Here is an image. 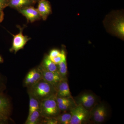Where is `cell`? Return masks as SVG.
<instances>
[{
    "label": "cell",
    "mask_w": 124,
    "mask_h": 124,
    "mask_svg": "<svg viewBox=\"0 0 124 124\" xmlns=\"http://www.w3.org/2000/svg\"><path fill=\"white\" fill-rule=\"evenodd\" d=\"M27 88L28 94L33 95L40 102L56 95L55 86L43 79Z\"/></svg>",
    "instance_id": "obj_1"
},
{
    "label": "cell",
    "mask_w": 124,
    "mask_h": 124,
    "mask_svg": "<svg viewBox=\"0 0 124 124\" xmlns=\"http://www.w3.org/2000/svg\"><path fill=\"white\" fill-rule=\"evenodd\" d=\"M56 95L40 102V110L44 118H53L59 115L61 112L58 107Z\"/></svg>",
    "instance_id": "obj_2"
},
{
    "label": "cell",
    "mask_w": 124,
    "mask_h": 124,
    "mask_svg": "<svg viewBox=\"0 0 124 124\" xmlns=\"http://www.w3.org/2000/svg\"><path fill=\"white\" fill-rule=\"evenodd\" d=\"M71 116L70 124H84L90 122V110L81 105H77L69 111Z\"/></svg>",
    "instance_id": "obj_3"
},
{
    "label": "cell",
    "mask_w": 124,
    "mask_h": 124,
    "mask_svg": "<svg viewBox=\"0 0 124 124\" xmlns=\"http://www.w3.org/2000/svg\"><path fill=\"white\" fill-rule=\"evenodd\" d=\"M12 111V103L9 98L4 92L0 93V123L8 124Z\"/></svg>",
    "instance_id": "obj_4"
},
{
    "label": "cell",
    "mask_w": 124,
    "mask_h": 124,
    "mask_svg": "<svg viewBox=\"0 0 124 124\" xmlns=\"http://www.w3.org/2000/svg\"><path fill=\"white\" fill-rule=\"evenodd\" d=\"M90 122L101 124L106 120L108 111L106 106L103 103H97L90 110Z\"/></svg>",
    "instance_id": "obj_5"
},
{
    "label": "cell",
    "mask_w": 124,
    "mask_h": 124,
    "mask_svg": "<svg viewBox=\"0 0 124 124\" xmlns=\"http://www.w3.org/2000/svg\"><path fill=\"white\" fill-rule=\"evenodd\" d=\"M77 105H81L87 110H90L98 103V98L91 93H84L73 98Z\"/></svg>",
    "instance_id": "obj_6"
},
{
    "label": "cell",
    "mask_w": 124,
    "mask_h": 124,
    "mask_svg": "<svg viewBox=\"0 0 124 124\" xmlns=\"http://www.w3.org/2000/svg\"><path fill=\"white\" fill-rule=\"evenodd\" d=\"M25 26L22 27L18 25L17 27L19 29V32L18 34L16 35H11L13 37L12 46L9 49V51L11 53L14 52L16 54L18 51L23 48L24 46L28 41L31 39L28 36H24L23 34V30Z\"/></svg>",
    "instance_id": "obj_7"
},
{
    "label": "cell",
    "mask_w": 124,
    "mask_h": 124,
    "mask_svg": "<svg viewBox=\"0 0 124 124\" xmlns=\"http://www.w3.org/2000/svg\"><path fill=\"white\" fill-rule=\"evenodd\" d=\"M42 79L41 71L38 66L32 68L28 72L23 80V86L27 88Z\"/></svg>",
    "instance_id": "obj_8"
},
{
    "label": "cell",
    "mask_w": 124,
    "mask_h": 124,
    "mask_svg": "<svg viewBox=\"0 0 124 124\" xmlns=\"http://www.w3.org/2000/svg\"><path fill=\"white\" fill-rule=\"evenodd\" d=\"M27 19L28 22H34L41 19L37 9L31 6L25 7L18 10Z\"/></svg>",
    "instance_id": "obj_9"
},
{
    "label": "cell",
    "mask_w": 124,
    "mask_h": 124,
    "mask_svg": "<svg viewBox=\"0 0 124 124\" xmlns=\"http://www.w3.org/2000/svg\"><path fill=\"white\" fill-rule=\"evenodd\" d=\"M38 66L41 71L42 79L53 85L56 88L58 84L62 79L58 72L46 70L40 66V65Z\"/></svg>",
    "instance_id": "obj_10"
},
{
    "label": "cell",
    "mask_w": 124,
    "mask_h": 124,
    "mask_svg": "<svg viewBox=\"0 0 124 124\" xmlns=\"http://www.w3.org/2000/svg\"><path fill=\"white\" fill-rule=\"evenodd\" d=\"M56 96L60 97H72L67 78H62L56 87Z\"/></svg>",
    "instance_id": "obj_11"
},
{
    "label": "cell",
    "mask_w": 124,
    "mask_h": 124,
    "mask_svg": "<svg viewBox=\"0 0 124 124\" xmlns=\"http://www.w3.org/2000/svg\"><path fill=\"white\" fill-rule=\"evenodd\" d=\"M111 23L112 31L118 36L123 38L124 35V19L122 16H118L113 19Z\"/></svg>",
    "instance_id": "obj_12"
},
{
    "label": "cell",
    "mask_w": 124,
    "mask_h": 124,
    "mask_svg": "<svg viewBox=\"0 0 124 124\" xmlns=\"http://www.w3.org/2000/svg\"><path fill=\"white\" fill-rule=\"evenodd\" d=\"M37 9L41 18L46 20L52 13V9L50 3L47 0H40L38 2Z\"/></svg>",
    "instance_id": "obj_13"
},
{
    "label": "cell",
    "mask_w": 124,
    "mask_h": 124,
    "mask_svg": "<svg viewBox=\"0 0 124 124\" xmlns=\"http://www.w3.org/2000/svg\"><path fill=\"white\" fill-rule=\"evenodd\" d=\"M35 3L33 0H8V6L18 10Z\"/></svg>",
    "instance_id": "obj_14"
},
{
    "label": "cell",
    "mask_w": 124,
    "mask_h": 124,
    "mask_svg": "<svg viewBox=\"0 0 124 124\" xmlns=\"http://www.w3.org/2000/svg\"><path fill=\"white\" fill-rule=\"evenodd\" d=\"M40 66L46 70L58 72L57 64H55L49 58L48 55L45 54L42 62L40 64Z\"/></svg>",
    "instance_id": "obj_15"
},
{
    "label": "cell",
    "mask_w": 124,
    "mask_h": 124,
    "mask_svg": "<svg viewBox=\"0 0 124 124\" xmlns=\"http://www.w3.org/2000/svg\"><path fill=\"white\" fill-rule=\"evenodd\" d=\"M43 119L44 117H42L41 116L40 110H37L28 116L27 119L24 124H42Z\"/></svg>",
    "instance_id": "obj_16"
},
{
    "label": "cell",
    "mask_w": 124,
    "mask_h": 124,
    "mask_svg": "<svg viewBox=\"0 0 124 124\" xmlns=\"http://www.w3.org/2000/svg\"><path fill=\"white\" fill-rule=\"evenodd\" d=\"M29 98V108L28 115L37 110H40V102L36 98L28 94Z\"/></svg>",
    "instance_id": "obj_17"
},
{
    "label": "cell",
    "mask_w": 124,
    "mask_h": 124,
    "mask_svg": "<svg viewBox=\"0 0 124 124\" xmlns=\"http://www.w3.org/2000/svg\"><path fill=\"white\" fill-rule=\"evenodd\" d=\"M58 72L62 78H67V65L66 55L65 54L61 62L57 64Z\"/></svg>",
    "instance_id": "obj_18"
},
{
    "label": "cell",
    "mask_w": 124,
    "mask_h": 124,
    "mask_svg": "<svg viewBox=\"0 0 124 124\" xmlns=\"http://www.w3.org/2000/svg\"><path fill=\"white\" fill-rule=\"evenodd\" d=\"M57 104L61 113L69 111L71 108L75 107L77 105L73 97L68 101L57 103Z\"/></svg>",
    "instance_id": "obj_19"
},
{
    "label": "cell",
    "mask_w": 124,
    "mask_h": 124,
    "mask_svg": "<svg viewBox=\"0 0 124 124\" xmlns=\"http://www.w3.org/2000/svg\"><path fill=\"white\" fill-rule=\"evenodd\" d=\"M71 116L70 112H66L60 113L55 117L58 124H70Z\"/></svg>",
    "instance_id": "obj_20"
},
{
    "label": "cell",
    "mask_w": 124,
    "mask_h": 124,
    "mask_svg": "<svg viewBox=\"0 0 124 124\" xmlns=\"http://www.w3.org/2000/svg\"><path fill=\"white\" fill-rule=\"evenodd\" d=\"M8 0H0V23L4 19L3 10L5 7L8 6Z\"/></svg>",
    "instance_id": "obj_21"
},
{
    "label": "cell",
    "mask_w": 124,
    "mask_h": 124,
    "mask_svg": "<svg viewBox=\"0 0 124 124\" xmlns=\"http://www.w3.org/2000/svg\"><path fill=\"white\" fill-rule=\"evenodd\" d=\"M6 79L0 73V93L4 92L6 88Z\"/></svg>",
    "instance_id": "obj_22"
},
{
    "label": "cell",
    "mask_w": 124,
    "mask_h": 124,
    "mask_svg": "<svg viewBox=\"0 0 124 124\" xmlns=\"http://www.w3.org/2000/svg\"><path fill=\"white\" fill-rule=\"evenodd\" d=\"M61 51H62V54L61 55L58 56L52 59H50L55 64H58L62 61L63 58V56L66 54V53L64 50L62 49Z\"/></svg>",
    "instance_id": "obj_23"
},
{
    "label": "cell",
    "mask_w": 124,
    "mask_h": 124,
    "mask_svg": "<svg viewBox=\"0 0 124 124\" xmlns=\"http://www.w3.org/2000/svg\"><path fill=\"white\" fill-rule=\"evenodd\" d=\"M62 54V51H60L57 49H53L50 51L48 56L50 59H52L61 55Z\"/></svg>",
    "instance_id": "obj_24"
},
{
    "label": "cell",
    "mask_w": 124,
    "mask_h": 124,
    "mask_svg": "<svg viewBox=\"0 0 124 124\" xmlns=\"http://www.w3.org/2000/svg\"><path fill=\"white\" fill-rule=\"evenodd\" d=\"M4 62V59L2 58L1 56L0 55V63H2Z\"/></svg>",
    "instance_id": "obj_25"
},
{
    "label": "cell",
    "mask_w": 124,
    "mask_h": 124,
    "mask_svg": "<svg viewBox=\"0 0 124 124\" xmlns=\"http://www.w3.org/2000/svg\"><path fill=\"white\" fill-rule=\"evenodd\" d=\"M33 0L35 1V2L36 3V2H38L40 0Z\"/></svg>",
    "instance_id": "obj_26"
}]
</instances>
